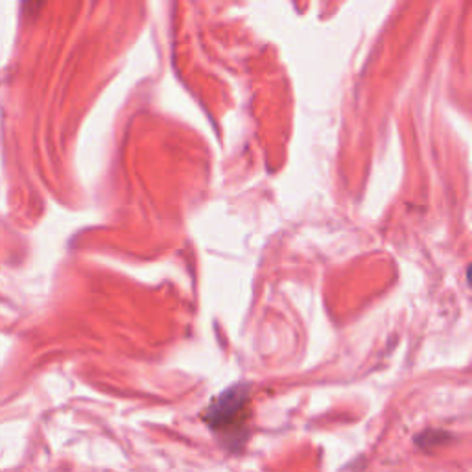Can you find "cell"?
Listing matches in <instances>:
<instances>
[{
    "label": "cell",
    "instance_id": "obj_1",
    "mask_svg": "<svg viewBox=\"0 0 472 472\" xmlns=\"http://www.w3.org/2000/svg\"><path fill=\"white\" fill-rule=\"evenodd\" d=\"M248 387L233 386L224 392L212 404L207 408L205 420L207 425L218 432L234 430L242 423L246 404H248Z\"/></svg>",
    "mask_w": 472,
    "mask_h": 472
}]
</instances>
